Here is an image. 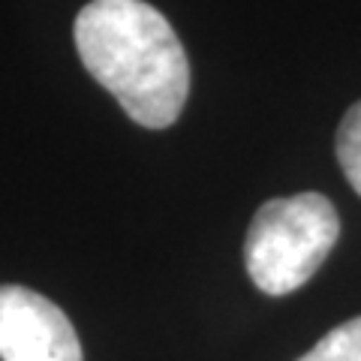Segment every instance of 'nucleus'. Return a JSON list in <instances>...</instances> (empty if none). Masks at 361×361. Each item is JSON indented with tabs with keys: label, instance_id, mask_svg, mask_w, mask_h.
Wrapping results in <instances>:
<instances>
[{
	"label": "nucleus",
	"instance_id": "nucleus-1",
	"mask_svg": "<svg viewBox=\"0 0 361 361\" xmlns=\"http://www.w3.org/2000/svg\"><path fill=\"white\" fill-rule=\"evenodd\" d=\"M85 70L148 130H166L184 111L190 61L175 27L145 0H90L75 16Z\"/></svg>",
	"mask_w": 361,
	"mask_h": 361
},
{
	"label": "nucleus",
	"instance_id": "nucleus-2",
	"mask_svg": "<svg viewBox=\"0 0 361 361\" xmlns=\"http://www.w3.org/2000/svg\"><path fill=\"white\" fill-rule=\"evenodd\" d=\"M337 238L341 220L322 193L271 199L256 211L247 229V274L265 295L295 292L319 271Z\"/></svg>",
	"mask_w": 361,
	"mask_h": 361
},
{
	"label": "nucleus",
	"instance_id": "nucleus-3",
	"mask_svg": "<svg viewBox=\"0 0 361 361\" xmlns=\"http://www.w3.org/2000/svg\"><path fill=\"white\" fill-rule=\"evenodd\" d=\"M0 361H85L70 316L27 286H0Z\"/></svg>",
	"mask_w": 361,
	"mask_h": 361
},
{
	"label": "nucleus",
	"instance_id": "nucleus-4",
	"mask_svg": "<svg viewBox=\"0 0 361 361\" xmlns=\"http://www.w3.org/2000/svg\"><path fill=\"white\" fill-rule=\"evenodd\" d=\"M298 361H361V316L331 329Z\"/></svg>",
	"mask_w": 361,
	"mask_h": 361
},
{
	"label": "nucleus",
	"instance_id": "nucleus-5",
	"mask_svg": "<svg viewBox=\"0 0 361 361\" xmlns=\"http://www.w3.org/2000/svg\"><path fill=\"white\" fill-rule=\"evenodd\" d=\"M337 163H341L346 180L361 196V103L346 111L337 130Z\"/></svg>",
	"mask_w": 361,
	"mask_h": 361
}]
</instances>
